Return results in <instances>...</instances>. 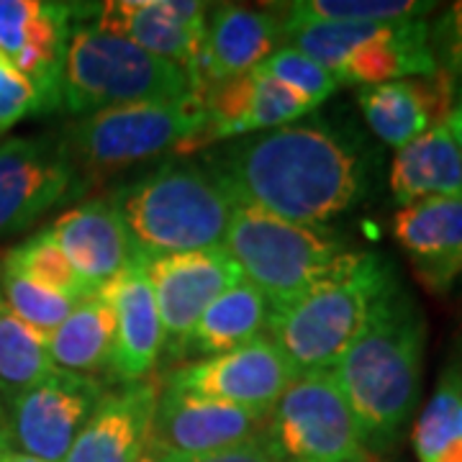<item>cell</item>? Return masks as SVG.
Returning a JSON list of instances; mask_svg holds the SVG:
<instances>
[{
  "mask_svg": "<svg viewBox=\"0 0 462 462\" xmlns=\"http://www.w3.org/2000/svg\"><path fill=\"white\" fill-rule=\"evenodd\" d=\"M270 306L264 296L245 278L226 288L200 314L196 329L188 339L185 357H216L247 345L267 331Z\"/></svg>",
  "mask_w": 462,
  "mask_h": 462,
  "instance_id": "obj_26",
  "label": "cell"
},
{
  "mask_svg": "<svg viewBox=\"0 0 462 462\" xmlns=\"http://www.w3.org/2000/svg\"><path fill=\"white\" fill-rule=\"evenodd\" d=\"M254 69H260L267 78L291 88L298 98L306 100L311 108H319L339 88L329 69H324L311 57L298 51L296 47H281Z\"/></svg>",
  "mask_w": 462,
  "mask_h": 462,
  "instance_id": "obj_32",
  "label": "cell"
},
{
  "mask_svg": "<svg viewBox=\"0 0 462 462\" xmlns=\"http://www.w3.org/2000/svg\"><path fill=\"white\" fill-rule=\"evenodd\" d=\"M393 282L398 278L385 257L349 252L324 281L270 311L267 337L281 346L298 375L331 370Z\"/></svg>",
  "mask_w": 462,
  "mask_h": 462,
  "instance_id": "obj_3",
  "label": "cell"
},
{
  "mask_svg": "<svg viewBox=\"0 0 462 462\" xmlns=\"http://www.w3.org/2000/svg\"><path fill=\"white\" fill-rule=\"evenodd\" d=\"M447 129L449 134L455 136V142H457V147L462 149V108H452V114L447 116Z\"/></svg>",
  "mask_w": 462,
  "mask_h": 462,
  "instance_id": "obj_36",
  "label": "cell"
},
{
  "mask_svg": "<svg viewBox=\"0 0 462 462\" xmlns=\"http://www.w3.org/2000/svg\"><path fill=\"white\" fill-rule=\"evenodd\" d=\"M208 172L234 206H249L303 226H321L365 196L367 154L324 121L288 124L242 136Z\"/></svg>",
  "mask_w": 462,
  "mask_h": 462,
  "instance_id": "obj_1",
  "label": "cell"
},
{
  "mask_svg": "<svg viewBox=\"0 0 462 462\" xmlns=\"http://www.w3.org/2000/svg\"><path fill=\"white\" fill-rule=\"evenodd\" d=\"M106 393L96 375L51 370L8 401V445L42 462H62Z\"/></svg>",
  "mask_w": 462,
  "mask_h": 462,
  "instance_id": "obj_10",
  "label": "cell"
},
{
  "mask_svg": "<svg viewBox=\"0 0 462 462\" xmlns=\"http://www.w3.org/2000/svg\"><path fill=\"white\" fill-rule=\"evenodd\" d=\"M0 449H11L8 445V419L0 411Z\"/></svg>",
  "mask_w": 462,
  "mask_h": 462,
  "instance_id": "obj_38",
  "label": "cell"
},
{
  "mask_svg": "<svg viewBox=\"0 0 462 462\" xmlns=\"http://www.w3.org/2000/svg\"><path fill=\"white\" fill-rule=\"evenodd\" d=\"M0 298L5 300V306L14 314L29 324L33 331H39L44 339L51 331L57 329L67 316L72 314V309L80 303L75 298L60 296L50 288L39 285V282L26 281L16 273H11L8 267L0 264Z\"/></svg>",
  "mask_w": 462,
  "mask_h": 462,
  "instance_id": "obj_31",
  "label": "cell"
},
{
  "mask_svg": "<svg viewBox=\"0 0 462 462\" xmlns=\"http://www.w3.org/2000/svg\"><path fill=\"white\" fill-rule=\"evenodd\" d=\"M96 5L0 0V51L33 85L42 114L60 108L69 32Z\"/></svg>",
  "mask_w": 462,
  "mask_h": 462,
  "instance_id": "obj_11",
  "label": "cell"
},
{
  "mask_svg": "<svg viewBox=\"0 0 462 462\" xmlns=\"http://www.w3.org/2000/svg\"><path fill=\"white\" fill-rule=\"evenodd\" d=\"M111 203L144 260L218 247L234 216L229 193L196 165L160 167L124 185Z\"/></svg>",
  "mask_w": 462,
  "mask_h": 462,
  "instance_id": "obj_4",
  "label": "cell"
},
{
  "mask_svg": "<svg viewBox=\"0 0 462 462\" xmlns=\"http://www.w3.org/2000/svg\"><path fill=\"white\" fill-rule=\"evenodd\" d=\"M57 370L47 339L23 324L0 298V396L14 398Z\"/></svg>",
  "mask_w": 462,
  "mask_h": 462,
  "instance_id": "obj_27",
  "label": "cell"
},
{
  "mask_svg": "<svg viewBox=\"0 0 462 462\" xmlns=\"http://www.w3.org/2000/svg\"><path fill=\"white\" fill-rule=\"evenodd\" d=\"M455 80L437 69L430 78H406L360 88L357 103L373 134L385 144L401 149L445 124L455 108Z\"/></svg>",
  "mask_w": 462,
  "mask_h": 462,
  "instance_id": "obj_20",
  "label": "cell"
},
{
  "mask_svg": "<svg viewBox=\"0 0 462 462\" xmlns=\"http://www.w3.org/2000/svg\"><path fill=\"white\" fill-rule=\"evenodd\" d=\"M144 264V257H136L114 281L116 339L111 373L124 385L149 380L162 360V321Z\"/></svg>",
  "mask_w": 462,
  "mask_h": 462,
  "instance_id": "obj_23",
  "label": "cell"
},
{
  "mask_svg": "<svg viewBox=\"0 0 462 462\" xmlns=\"http://www.w3.org/2000/svg\"><path fill=\"white\" fill-rule=\"evenodd\" d=\"M457 437H462V409H460V431H457Z\"/></svg>",
  "mask_w": 462,
  "mask_h": 462,
  "instance_id": "obj_40",
  "label": "cell"
},
{
  "mask_svg": "<svg viewBox=\"0 0 462 462\" xmlns=\"http://www.w3.org/2000/svg\"><path fill=\"white\" fill-rule=\"evenodd\" d=\"M430 50L437 69L452 80L462 78V0L447 5L430 23Z\"/></svg>",
  "mask_w": 462,
  "mask_h": 462,
  "instance_id": "obj_33",
  "label": "cell"
},
{
  "mask_svg": "<svg viewBox=\"0 0 462 462\" xmlns=\"http://www.w3.org/2000/svg\"><path fill=\"white\" fill-rule=\"evenodd\" d=\"M50 231L90 291L116 281L139 257L111 200H85L60 216Z\"/></svg>",
  "mask_w": 462,
  "mask_h": 462,
  "instance_id": "obj_21",
  "label": "cell"
},
{
  "mask_svg": "<svg viewBox=\"0 0 462 462\" xmlns=\"http://www.w3.org/2000/svg\"><path fill=\"white\" fill-rule=\"evenodd\" d=\"M0 462H42L36 457H29L23 452H16V449H0Z\"/></svg>",
  "mask_w": 462,
  "mask_h": 462,
  "instance_id": "obj_37",
  "label": "cell"
},
{
  "mask_svg": "<svg viewBox=\"0 0 462 462\" xmlns=\"http://www.w3.org/2000/svg\"><path fill=\"white\" fill-rule=\"evenodd\" d=\"M424 346V314L393 282L331 367L370 455L391 449L409 424L421 393Z\"/></svg>",
  "mask_w": 462,
  "mask_h": 462,
  "instance_id": "obj_2",
  "label": "cell"
},
{
  "mask_svg": "<svg viewBox=\"0 0 462 462\" xmlns=\"http://www.w3.org/2000/svg\"><path fill=\"white\" fill-rule=\"evenodd\" d=\"M144 462H288L273 447L267 437H254L242 445L203 452V455H180V452H147Z\"/></svg>",
  "mask_w": 462,
  "mask_h": 462,
  "instance_id": "obj_35",
  "label": "cell"
},
{
  "mask_svg": "<svg viewBox=\"0 0 462 462\" xmlns=\"http://www.w3.org/2000/svg\"><path fill=\"white\" fill-rule=\"evenodd\" d=\"M203 106L208 126L200 139V149L231 136L273 132L314 111L291 88L267 78L260 69L206 88Z\"/></svg>",
  "mask_w": 462,
  "mask_h": 462,
  "instance_id": "obj_17",
  "label": "cell"
},
{
  "mask_svg": "<svg viewBox=\"0 0 462 462\" xmlns=\"http://www.w3.org/2000/svg\"><path fill=\"white\" fill-rule=\"evenodd\" d=\"M282 47H296L329 69L339 85L430 78L437 62L424 18L391 23H282Z\"/></svg>",
  "mask_w": 462,
  "mask_h": 462,
  "instance_id": "obj_7",
  "label": "cell"
},
{
  "mask_svg": "<svg viewBox=\"0 0 462 462\" xmlns=\"http://www.w3.org/2000/svg\"><path fill=\"white\" fill-rule=\"evenodd\" d=\"M199 93L193 78L175 62L88 23H75L67 42L60 108L98 114L106 108L180 100Z\"/></svg>",
  "mask_w": 462,
  "mask_h": 462,
  "instance_id": "obj_5",
  "label": "cell"
},
{
  "mask_svg": "<svg viewBox=\"0 0 462 462\" xmlns=\"http://www.w3.org/2000/svg\"><path fill=\"white\" fill-rule=\"evenodd\" d=\"M3 267H8L11 273H16L26 281L39 282L44 288H50L54 293L75 300H83L88 293H93L80 275L75 273V267L69 264L62 247L57 245V239L51 236L50 229L33 234L32 239L21 242L3 257Z\"/></svg>",
  "mask_w": 462,
  "mask_h": 462,
  "instance_id": "obj_30",
  "label": "cell"
},
{
  "mask_svg": "<svg viewBox=\"0 0 462 462\" xmlns=\"http://www.w3.org/2000/svg\"><path fill=\"white\" fill-rule=\"evenodd\" d=\"M462 409V342L455 345L449 363L439 375L437 391L416 421L413 447L421 462H434L457 439Z\"/></svg>",
  "mask_w": 462,
  "mask_h": 462,
  "instance_id": "obj_28",
  "label": "cell"
},
{
  "mask_svg": "<svg viewBox=\"0 0 462 462\" xmlns=\"http://www.w3.org/2000/svg\"><path fill=\"white\" fill-rule=\"evenodd\" d=\"M391 193L401 206L424 199H462V149L447 124L398 149L391 167Z\"/></svg>",
  "mask_w": 462,
  "mask_h": 462,
  "instance_id": "obj_25",
  "label": "cell"
},
{
  "mask_svg": "<svg viewBox=\"0 0 462 462\" xmlns=\"http://www.w3.org/2000/svg\"><path fill=\"white\" fill-rule=\"evenodd\" d=\"M270 413L185 393L160 380L149 452L203 455L263 437Z\"/></svg>",
  "mask_w": 462,
  "mask_h": 462,
  "instance_id": "obj_16",
  "label": "cell"
},
{
  "mask_svg": "<svg viewBox=\"0 0 462 462\" xmlns=\"http://www.w3.org/2000/svg\"><path fill=\"white\" fill-rule=\"evenodd\" d=\"M32 114H42L33 85L0 51V134L14 129L21 118Z\"/></svg>",
  "mask_w": 462,
  "mask_h": 462,
  "instance_id": "obj_34",
  "label": "cell"
},
{
  "mask_svg": "<svg viewBox=\"0 0 462 462\" xmlns=\"http://www.w3.org/2000/svg\"><path fill=\"white\" fill-rule=\"evenodd\" d=\"M282 47V16L245 5H221L206 26L199 67L200 93L206 88L247 75Z\"/></svg>",
  "mask_w": 462,
  "mask_h": 462,
  "instance_id": "obj_22",
  "label": "cell"
},
{
  "mask_svg": "<svg viewBox=\"0 0 462 462\" xmlns=\"http://www.w3.org/2000/svg\"><path fill=\"white\" fill-rule=\"evenodd\" d=\"M455 108H462V83L455 90Z\"/></svg>",
  "mask_w": 462,
  "mask_h": 462,
  "instance_id": "obj_39",
  "label": "cell"
},
{
  "mask_svg": "<svg viewBox=\"0 0 462 462\" xmlns=\"http://www.w3.org/2000/svg\"><path fill=\"white\" fill-rule=\"evenodd\" d=\"M98 29L139 50L180 65L200 93L199 67L206 44L208 3L199 0H111L98 5Z\"/></svg>",
  "mask_w": 462,
  "mask_h": 462,
  "instance_id": "obj_15",
  "label": "cell"
},
{
  "mask_svg": "<svg viewBox=\"0 0 462 462\" xmlns=\"http://www.w3.org/2000/svg\"><path fill=\"white\" fill-rule=\"evenodd\" d=\"M264 437L288 462H370L331 370L298 375L267 416Z\"/></svg>",
  "mask_w": 462,
  "mask_h": 462,
  "instance_id": "obj_9",
  "label": "cell"
},
{
  "mask_svg": "<svg viewBox=\"0 0 462 462\" xmlns=\"http://www.w3.org/2000/svg\"><path fill=\"white\" fill-rule=\"evenodd\" d=\"M296 378V367L288 363L281 346L263 334L224 355L180 365L170 370L162 383L185 393L270 413Z\"/></svg>",
  "mask_w": 462,
  "mask_h": 462,
  "instance_id": "obj_13",
  "label": "cell"
},
{
  "mask_svg": "<svg viewBox=\"0 0 462 462\" xmlns=\"http://www.w3.org/2000/svg\"><path fill=\"white\" fill-rule=\"evenodd\" d=\"M434 8L419 0H298L285 5L282 23H391L430 16Z\"/></svg>",
  "mask_w": 462,
  "mask_h": 462,
  "instance_id": "obj_29",
  "label": "cell"
},
{
  "mask_svg": "<svg viewBox=\"0 0 462 462\" xmlns=\"http://www.w3.org/2000/svg\"><path fill=\"white\" fill-rule=\"evenodd\" d=\"M393 234L416 281L447 296L462 278V199H424L401 206Z\"/></svg>",
  "mask_w": 462,
  "mask_h": 462,
  "instance_id": "obj_18",
  "label": "cell"
},
{
  "mask_svg": "<svg viewBox=\"0 0 462 462\" xmlns=\"http://www.w3.org/2000/svg\"><path fill=\"white\" fill-rule=\"evenodd\" d=\"M144 267L162 321V357L172 363L185 360V346L200 314L214 298L242 281V273L224 245L154 257Z\"/></svg>",
  "mask_w": 462,
  "mask_h": 462,
  "instance_id": "obj_12",
  "label": "cell"
},
{
  "mask_svg": "<svg viewBox=\"0 0 462 462\" xmlns=\"http://www.w3.org/2000/svg\"><path fill=\"white\" fill-rule=\"evenodd\" d=\"M116 339V285L96 288L72 309V314L47 337L57 370L96 375L111 370Z\"/></svg>",
  "mask_w": 462,
  "mask_h": 462,
  "instance_id": "obj_24",
  "label": "cell"
},
{
  "mask_svg": "<svg viewBox=\"0 0 462 462\" xmlns=\"http://www.w3.org/2000/svg\"><path fill=\"white\" fill-rule=\"evenodd\" d=\"M78 170L62 142L47 136L0 144V236L26 229L39 216L78 193Z\"/></svg>",
  "mask_w": 462,
  "mask_h": 462,
  "instance_id": "obj_14",
  "label": "cell"
},
{
  "mask_svg": "<svg viewBox=\"0 0 462 462\" xmlns=\"http://www.w3.org/2000/svg\"><path fill=\"white\" fill-rule=\"evenodd\" d=\"M160 380L126 383L108 391L62 462H144Z\"/></svg>",
  "mask_w": 462,
  "mask_h": 462,
  "instance_id": "obj_19",
  "label": "cell"
},
{
  "mask_svg": "<svg viewBox=\"0 0 462 462\" xmlns=\"http://www.w3.org/2000/svg\"><path fill=\"white\" fill-rule=\"evenodd\" d=\"M206 126L203 93L132 103L85 116L69 132V149L93 172H116L162 152H199Z\"/></svg>",
  "mask_w": 462,
  "mask_h": 462,
  "instance_id": "obj_8",
  "label": "cell"
},
{
  "mask_svg": "<svg viewBox=\"0 0 462 462\" xmlns=\"http://www.w3.org/2000/svg\"><path fill=\"white\" fill-rule=\"evenodd\" d=\"M224 247L242 278L267 300L288 306L345 263L349 249L321 226H303L249 206H234Z\"/></svg>",
  "mask_w": 462,
  "mask_h": 462,
  "instance_id": "obj_6",
  "label": "cell"
},
{
  "mask_svg": "<svg viewBox=\"0 0 462 462\" xmlns=\"http://www.w3.org/2000/svg\"><path fill=\"white\" fill-rule=\"evenodd\" d=\"M370 462H373V460H370Z\"/></svg>",
  "mask_w": 462,
  "mask_h": 462,
  "instance_id": "obj_41",
  "label": "cell"
}]
</instances>
